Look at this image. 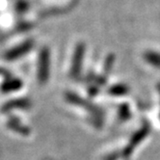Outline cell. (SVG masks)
<instances>
[{"label":"cell","instance_id":"6da1fadb","mask_svg":"<svg viewBox=\"0 0 160 160\" xmlns=\"http://www.w3.org/2000/svg\"><path fill=\"white\" fill-rule=\"evenodd\" d=\"M48 68H49V54L48 50L43 49L42 51H41V54L39 57L38 75L41 81H45V80L48 79Z\"/></svg>","mask_w":160,"mask_h":160},{"label":"cell","instance_id":"7a4b0ae2","mask_svg":"<svg viewBox=\"0 0 160 160\" xmlns=\"http://www.w3.org/2000/svg\"><path fill=\"white\" fill-rule=\"evenodd\" d=\"M147 130H148L147 128H141L138 132H137V133L132 137V139H131V141H130L129 146L123 151V155H124V156H128V155L131 153V152H132L133 148L136 147V145L138 144V143H140V142L143 140V138H144L145 135H146L147 132H148Z\"/></svg>","mask_w":160,"mask_h":160},{"label":"cell","instance_id":"3957f363","mask_svg":"<svg viewBox=\"0 0 160 160\" xmlns=\"http://www.w3.org/2000/svg\"><path fill=\"white\" fill-rule=\"evenodd\" d=\"M83 53H84L83 44H78V47L76 48V51H75V55H74V62H73L72 68V72L73 75H76L79 72V71L81 70L80 68H81Z\"/></svg>","mask_w":160,"mask_h":160},{"label":"cell","instance_id":"277c9868","mask_svg":"<svg viewBox=\"0 0 160 160\" xmlns=\"http://www.w3.org/2000/svg\"><path fill=\"white\" fill-rule=\"evenodd\" d=\"M32 47V43L31 42H24L22 43L21 45H19V47L18 48H15L12 53H9V58L11 59H15V58H18V57H21L22 55H24L25 53H27L30 48Z\"/></svg>","mask_w":160,"mask_h":160},{"label":"cell","instance_id":"5b68a950","mask_svg":"<svg viewBox=\"0 0 160 160\" xmlns=\"http://www.w3.org/2000/svg\"><path fill=\"white\" fill-rule=\"evenodd\" d=\"M145 59L147 60V62L153 66H160V55L156 52H147V54L145 55Z\"/></svg>","mask_w":160,"mask_h":160},{"label":"cell","instance_id":"8992f818","mask_svg":"<svg viewBox=\"0 0 160 160\" xmlns=\"http://www.w3.org/2000/svg\"><path fill=\"white\" fill-rule=\"evenodd\" d=\"M9 128H13L15 129L16 131L19 132V133H22V134H27L28 133V129L27 128L23 127V125H21L19 123V122H18L17 121H14V120H11L9 122Z\"/></svg>","mask_w":160,"mask_h":160},{"label":"cell","instance_id":"52a82bcc","mask_svg":"<svg viewBox=\"0 0 160 160\" xmlns=\"http://www.w3.org/2000/svg\"><path fill=\"white\" fill-rule=\"evenodd\" d=\"M29 106V101L26 99H19L18 101L10 102L7 104L6 109H12V108H27Z\"/></svg>","mask_w":160,"mask_h":160},{"label":"cell","instance_id":"ba28073f","mask_svg":"<svg viewBox=\"0 0 160 160\" xmlns=\"http://www.w3.org/2000/svg\"><path fill=\"white\" fill-rule=\"evenodd\" d=\"M125 90H127V88L124 86H116V87L110 89V91H111L110 93L115 94V95H122V94H125Z\"/></svg>","mask_w":160,"mask_h":160}]
</instances>
